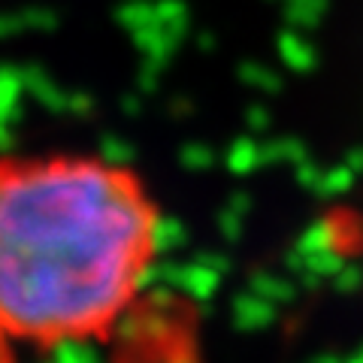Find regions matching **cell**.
Here are the masks:
<instances>
[{"label": "cell", "mask_w": 363, "mask_h": 363, "mask_svg": "<svg viewBox=\"0 0 363 363\" xmlns=\"http://www.w3.org/2000/svg\"><path fill=\"white\" fill-rule=\"evenodd\" d=\"M164 215L104 155L0 157V363L106 342L161 255Z\"/></svg>", "instance_id": "obj_1"}]
</instances>
